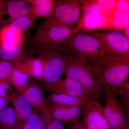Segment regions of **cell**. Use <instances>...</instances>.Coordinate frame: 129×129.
<instances>
[{"label":"cell","instance_id":"25","mask_svg":"<svg viewBox=\"0 0 129 129\" xmlns=\"http://www.w3.org/2000/svg\"><path fill=\"white\" fill-rule=\"evenodd\" d=\"M21 129H45L42 114L33 109L31 114L22 124Z\"/></svg>","mask_w":129,"mask_h":129},{"label":"cell","instance_id":"14","mask_svg":"<svg viewBox=\"0 0 129 129\" xmlns=\"http://www.w3.org/2000/svg\"><path fill=\"white\" fill-rule=\"evenodd\" d=\"M44 91L38 85H28L20 93L27 99L33 108L43 113L47 111L50 103Z\"/></svg>","mask_w":129,"mask_h":129},{"label":"cell","instance_id":"31","mask_svg":"<svg viewBox=\"0 0 129 129\" xmlns=\"http://www.w3.org/2000/svg\"><path fill=\"white\" fill-rule=\"evenodd\" d=\"M129 1H117L116 10L129 14Z\"/></svg>","mask_w":129,"mask_h":129},{"label":"cell","instance_id":"22","mask_svg":"<svg viewBox=\"0 0 129 129\" xmlns=\"http://www.w3.org/2000/svg\"><path fill=\"white\" fill-rule=\"evenodd\" d=\"M36 21V18L29 14L16 19L7 25L15 32L24 34L34 25Z\"/></svg>","mask_w":129,"mask_h":129},{"label":"cell","instance_id":"7","mask_svg":"<svg viewBox=\"0 0 129 129\" xmlns=\"http://www.w3.org/2000/svg\"><path fill=\"white\" fill-rule=\"evenodd\" d=\"M82 14L79 22V30H93L109 27V17L102 12L96 1H82Z\"/></svg>","mask_w":129,"mask_h":129},{"label":"cell","instance_id":"27","mask_svg":"<svg viewBox=\"0 0 129 129\" xmlns=\"http://www.w3.org/2000/svg\"><path fill=\"white\" fill-rule=\"evenodd\" d=\"M14 68V61H0V81H10Z\"/></svg>","mask_w":129,"mask_h":129},{"label":"cell","instance_id":"35","mask_svg":"<svg viewBox=\"0 0 129 129\" xmlns=\"http://www.w3.org/2000/svg\"><path fill=\"white\" fill-rule=\"evenodd\" d=\"M5 1H4V0H0V8L2 7V6L5 3Z\"/></svg>","mask_w":129,"mask_h":129},{"label":"cell","instance_id":"33","mask_svg":"<svg viewBox=\"0 0 129 129\" xmlns=\"http://www.w3.org/2000/svg\"><path fill=\"white\" fill-rule=\"evenodd\" d=\"M71 126H72L74 129H85L81 124L79 121L76 122V123L75 124Z\"/></svg>","mask_w":129,"mask_h":129},{"label":"cell","instance_id":"23","mask_svg":"<svg viewBox=\"0 0 129 129\" xmlns=\"http://www.w3.org/2000/svg\"><path fill=\"white\" fill-rule=\"evenodd\" d=\"M120 97L118 100L127 120L129 119V83L128 77L119 85L115 92Z\"/></svg>","mask_w":129,"mask_h":129},{"label":"cell","instance_id":"29","mask_svg":"<svg viewBox=\"0 0 129 129\" xmlns=\"http://www.w3.org/2000/svg\"><path fill=\"white\" fill-rule=\"evenodd\" d=\"M102 12L107 16H109L115 11L117 1H96Z\"/></svg>","mask_w":129,"mask_h":129},{"label":"cell","instance_id":"30","mask_svg":"<svg viewBox=\"0 0 129 129\" xmlns=\"http://www.w3.org/2000/svg\"><path fill=\"white\" fill-rule=\"evenodd\" d=\"M11 85L10 81H0V96L10 99V95L7 92L11 89Z\"/></svg>","mask_w":129,"mask_h":129},{"label":"cell","instance_id":"15","mask_svg":"<svg viewBox=\"0 0 129 129\" xmlns=\"http://www.w3.org/2000/svg\"><path fill=\"white\" fill-rule=\"evenodd\" d=\"M10 102L12 104L19 123L22 124L33 111V107L27 98L11 89Z\"/></svg>","mask_w":129,"mask_h":129},{"label":"cell","instance_id":"10","mask_svg":"<svg viewBox=\"0 0 129 129\" xmlns=\"http://www.w3.org/2000/svg\"><path fill=\"white\" fill-rule=\"evenodd\" d=\"M38 85L43 90L51 93L65 94L80 97H89L99 102L92 92L85 88L78 81L71 78H66L64 80L61 79L52 84L41 83Z\"/></svg>","mask_w":129,"mask_h":129},{"label":"cell","instance_id":"9","mask_svg":"<svg viewBox=\"0 0 129 129\" xmlns=\"http://www.w3.org/2000/svg\"><path fill=\"white\" fill-rule=\"evenodd\" d=\"M92 33L101 40L110 55L129 56V40L123 33L117 30Z\"/></svg>","mask_w":129,"mask_h":129},{"label":"cell","instance_id":"20","mask_svg":"<svg viewBox=\"0 0 129 129\" xmlns=\"http://www.w3.org/2000/svg\"><path fill=\"white\" fill-rule=\"evenodd\" d=\"M30 5V14L36 18L46 19L51 13L55 4V0H25Z\"/></svg>","mask_w":129,"mask_h":129},{"label":"cell","instance_id":"26","mask_svg":"<svg viewBox=\"0 0 129 129\" xmlns=\"http://www.w3.org/2000/svg\"><path fill=\"white\" fill-rule=\"evenodd\" d=\"M129 24V14L115 9L109 16V27L115 29H124Z\"/></svg>","mask_w":129,"mask_h":129},{"label":"cell","instance_id":"24","mask_svg":"<svg viewBox=\"0 0 129 129\" xmlns=\"http://www.w3.org/2000/svg\"><path fill=\"white\" fill-rule=\"evenodd\" d=\"M23 62L30 77L40 80L43 71V64L41 60L37 57H30L23 60Z\"/></svg>","mask_w":129,"mask_h":129},{"label":"cell","instance_id":"12","mask_svg":"<svg viewBox=\"0 0 129 129\" xmlns=\"http://www.w3.org/2000/svg\"><path fill=\"white\" fill-rule=\"evenodd\" d=\"M30 14V5L25 0H8L0 8V27Z\"/></svg>","mask_w":129,"mask_h":129},{"label":"cell","instance_id":"34","mask_svg":"<svg viewBox=\"0 0 129 129\" xmlns=\"http://www.w3.org/2000/svg\"><path fill=\"white\" fill-rule=\"evenodd\" d=\"M124 35L129 40V24L126 26L124 29Z\"/></svg>","mask_w":129,"mask_h":129},{"label":"cell","instance_id":"17","mask_svg":"<svg viewBox=\"0 0 129 129\" xmlns=\"http://www.w3.org/2000/svg\"><path fill=\"white\" fill-rule=\"evenodd\" d=\"M30 78L22 61H14V68L10 78L11 84L16 91L20 93L28 85Z\"/></svg>","mask_w":129,"mask_h":129},{"label":"cell","instance_id":"2","mask_svg":"<svg viewBox=\"0 0 129 129\" xmlns=\"http://www.w3.org/2000/svg\"><path fill=\"white\" fill-rule=\"evenodd\" d=\"M63 45H37L30 44L29 47L33 55L40 58L43 64L41 79V83L51 84L61 79L64 69Z\"/></svg>","mask_w":129,"mask_h":129},{"label":"cell","instance_id":"8","mask_svg":"<svg viewBox=\"0 0 129 129\" xmlns=\"http://www.w3.org/2000/svg\"><path fill=\"white\" fill-rule=\"evenodd\" d=\"M78 30L76 28L63 25L47 29L39 27L29 40L30 44L37 45H64Z\"/></svg>","mask_w":129,"mask_h":129},{"label":"cell","instance_id":"37","mask_svg":"<svg viewBox=\"0 0 129 129\" xmlns=\"http://www.w3.org/2000/svg\"></svg>","mask_w":129,"mask_h":129},{"label":"cell","instance_id":"6","mask_svg":"<svg viewBox=\"0 0 129 129\" xmlns=\"http://www.w3.org/2000/svg\"><path fill=\"white\" fill-rule=\"evenodd\" d=\"M103 87L104 114L111 129H129V121L117 96L107 85L103 84Z\"/></svg>","mask_w":129,"mask_h":129},{"label":"cell","instance_id":"13","mask_svg":"<svg viewBox=\"0 0 129 129\" xmlns=\"http://www.w3.org/2000/svg\"><path fill=\"white\" fill-rule=\"evenodd\" d=\"M85 108L50 103L47 111L53 118L68 126L73 125L78 122Z\"/></svg>","mask_w":129,"mask_h":129},{"label":"cell","instance_id":"28","mask_svg":"<svg viewBox=\"0 0 129 129\" xmlns=\"http://www.w3.org/2000/svg\"><path fill=\"white\" fill-rule=\"evenodd\" d=\"M42 114L45 123V129H66L63 123L52 118L48 111Z\"/></svg>","mask_w":129,"mask_h":129},{"label":"cell","instance_id":"1","mask_svg":"<svg viewBox=\"0 0 129 129\" xmlns=\"http://www.w3.org/2000/svg\"><path fill=\"white\" fill-rule=\"evenodd\" d=\"M99 81L108 85L115 93L128 77L129 56H107L88 63Z\"/></svg>","mask_w":129,"mask_h":129},{"label":"cell","instance_id":"36","mask_svg":"<svg viewBox=\"0 0 129 129\" xmlns=\"http://www.w3.org/2000/svg\"><path fill=\"white\" fill-rule=\"evenodd\" d=\"M66 129H74V128L73 127H72V126H70V125H69V126H68V127H67V128Z\"/></svg>","mask_w":129,"mask_h":129},{"label":"cell","instance_id":"16","mask_svg":"<svg viewBox=\"0 0 129 129\" xmlns=\"http://www.w3.org/2000/svg\"><path fill=\"white\" fill-rule=\"evenodd\" d=\"M24 34L12 30L7 25L0 27V46L8 48L25 45Z\"/></svg>","mask_w":129,"mask_h":129},{"label":"cell","instance_id":"32","mask_svg":"<svg viewBox=\"0 0 129 129\" xmlns=\"http://www.w3.org/2000/svg\"><path fill=\"white\" fill-rule=\"evenodd\" d=\"M10 99L0 96V111L7 107L8 104L10 102Z\"/></svg>","mask_w":129,"mask_h":129},{"label":"cell","instance_id":"21","mask_svg":"<svg viewBox=\"0 0 129 129\" xmlns=\"http://www.w3.org/2000/svg\"><path fill=\"white\" fill-rule=\"evenodd\" d=\"M22 125L12 107L7 106L0 111V129H20Z\"/></svg>","mask_w":129,"mask_h":129},{"label":"cell","instance_id":"4","mask_svg":"<svg viewBox=\"0 0 129 129\" xmlns=\"http://www.w3.org/2000/svg\"><path fill=\"white\" fill-rule=\"evenodd\" d=\"M64 69L66 78L75 79L95 95L99 101L103 95V84L95 75L89 64L77 58L64 50Z\"/></svg>","mask_w":129,"mask_h":129},{"label":"cell","instance_id":"11","mask_svg":"<svg viewBox=\"0 0 129 129\" xmlns=\"http://www.w3.org/2000/svg\"><path fill=\"white\" fill-rule=\"evenodd\" d=\"M79 122L85 129H111L104 115L103 106L95 100L84 109Z\"/></svg>","mask_w":129,"mask_h":129},{"label":"cell","instance_id":"3","mask_svg":"<svg viewBox=\"0 0 129 129\" xmlns=\"http://www.w3.org/2000/svg\"><path fill=\"white\" fill-rule=\"evenodd\" d=\"M63 45L68 52L87 63L111 56L101 40L92 33L88 34L78 30Z\"/></svg>","mask_w":129,"mask_h":129},{"label":"cell","instance_id":"5","mask_svg":"<svg viewBox=\"0 0 129 129\" xmlns=\"http://www.w3.org/2000/svg\"><path fill=\"white\" fill-rule=\"evenodd\" d=\"M82 1H56L52 11L39 27L47 29L54 26L73 27L79 21Z\"/></svg>","mask_w":129,"mask_h":129},{"label":"cell","instance_id":"19","mask_svg":"<svg viewBox=\"0 0 129 129\" xmlns=\"http://www.w3.org/2000/svg\"><path fill=\"white\" fill-rule=\"evenodd\" d=\"M29 47L25 45L21 47L8 48L0 46V61H22L32 56Z\"/></svg>","mask_w":129,"mask_h":129},{"label":"cell","instance_id":"18","mask_svg":"<svg viewBox=\"0 0 129 129\" xmlns=\"http://www.w3.org/2000/svg\"><path fill=\"white\" fill-rule=\"evenodd\" d=\"M50 103H55L69 106L78 107L85 108L93 100L89 97H76L65 94L51 93L47 98Z\"/></svg>","mask_w":129,"mask_h":129}]
</instances>
